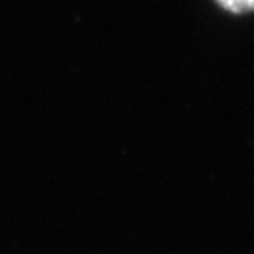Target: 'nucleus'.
Masks as SVG:
<instances>
[{
  "instance_id": "obj_1",
  "label": "nucleus",
  "mask_w": 254,
  "mask_h": 254,
  "mask_svg": "<svg viewBox=\"0 0 254 254\" xmlns=\"http://www.w3.org/2000/svg\"><path fill=\"white\" fill-rule=\"evenodd\" d=\"M218 4L230 12H236V14L254 10V0H218Z\"/></svg>"
}]
</instances>
